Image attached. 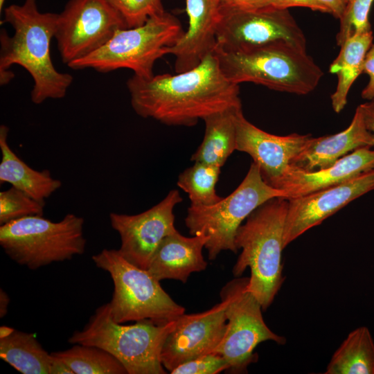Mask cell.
<instances>
[{
  "mask_svg": "<svg viewBox=\"0 0 374 374\" xmlns=\"http://www.w3.org/2000/svg\"><path fill=\"white\" fill-rule=\"evenodd\" d=\"M127 87L139 116L167 125L193 126L213 114L242 106L239 84L225 77L213 52L186 71L148 78L134 75Z\"/></svg>",
  "mask_w": 374,
  "mask_h": 374,
  "instance_id": "cell-1",
  "label": "cell"
},
{
  "mask_svg": "<svg viewBox=\"0 0 374 374\" xmlns=\"http://www.w3.org/2000/svg\"><path fill=\"white\" fill-rule=\"evenodd\" d=\"M1 23L10 24L14 33L5 29L0 33V84L4 86L14 78L13 64L25 69L34 81L30 93L36 105L47 99H60L66 96L73 77L56 70L50 55V43L55 37L58 14L41 12L37 0H24L21 5L12 4L3 10Z\"/></svg>",
  "mask_w": 374,
  "mask_h": 374,
  "instance_id": "cell-2",
  "label": "cell"
},
{
  "mask_svg": "<svg viewBox=\"0 0 374 374\" xmlns=\"http://www.w3.org/2000/svg\"><path fill=\"white\" fill-rule=\"evenodd\" d=\"M288 200L272 198L255 209L237 230L235 244L242 249L233 268L235 277L250 269L248 290L257 299L262 310L272 303L280 289L282 252Z\"/></svg>",
  "mask_w": 374,
  "mask_h": 374,
  "instance_id": "cell-3",
  "label": "cell"
},
{
  "mask_svg": "<svg viewBox=\"0 0 374 374\" xmlns=\"http://www.w3.org/2000/svg\"><path fill=\"white\" fill-rule=\"evenodd\" d=\"M213 54L225 77L237 84L252 82L305 95L315 89L323 75L306 51L283 41L236 50L215 46Z\"/></svg>",
  "mask_w": 374,
  "mask_h": 374,
  "instance_id": "cell-4",
  "label": "cell"
},
{
  "mask_svg": "<svg viewBox=\"0 0 374 374\" xmlns=\"http://www.w3.org/2000/svg\"><path fill=\"white\" fill-rule=\"evenodd\" d=\"M177 320L164 324L141 320L123 325L113 320L109 303L100 306L82 330L69 338L72 344L105 350L125 368L127 374H165L161 352Z\"/></svg>",
  "mask_w": 374,
  "mask_h": 374,
  "instance_id": "cell-5",
  "label": "cell"
},
{
  "mask_svg": "<svg viewBox=\"0 0 374 374\" xmlns=\"http://www.w3.org/2000/svg\"><path fill=\"white\" fill-rule=\"evenodd\" d=\"M184 33L179 19L165 11L141 26L118 30L103 46L68 66L74 70L91 68L101 73L128 69L135 75L148 78L154 75L155 62L167 55L168 47Z\"/></svg>",
  "mask_w": 374,
  "mask_h": 374,
  "instance_id": "cell-6",
  "label": "cell"
},
{
  "mask_svg": "<svg viewBox=\"0 0 374 374\" xmlns=\"http://www.w3.org/2000/svg\"><path fill=\"white\" fill-rule=\"evenodd\" d=\"M91 258L112 279L114 292L108 303L116 322L151 320L164 324L185 313V308L168 295L159 280L129 262L118 249H104Z\"/></svg>",
  "mask_w": 374,
  "mask_h": 374,
  "instance_id": "cell-7",
  "label": "cell"
},
{
  "mask_svg": "<svg viewBox=\"0 0 374 374\" xmlns=\"http://www.w3.org/2000/svg\"><path fill=\"white\" fill-rule=\"evenodd\" d=\"M84 222L73 213L59 222L43 215L17 219L0 226V245L13 261L37 269L84 252Z\"/></svg>",
  "mask_w": 374,
  "mask_h": 374,
  "instance_id": "cell-8",
  "label": "cell"
},
{
  "mask_svg": "<svg viewBox=\"0 0 374 374\" xmlns=\"http://www.w3.org/2000/svg\"><path fill=\"white\" fill-rule=\"evenodd\" d=\"M274 197H284L283 190L267 184L253 162L245 177L229 195L211 206L192 205L185 224L191 235H204L210 260L222 251L237 253L235 236L244 220L258 206Z\"/></svg>",
  "mask_w": 374,
  "mask_h": 374,
  "instance_id": "cell-9",
  "label": "cell"
},
{
  "mask_svg": "<svg viewBox=\"0 0 374 374\" xmlns=\"http://www.w3.org/2000/svg\"><path fill=\"white\" fill-rule=\"evenodd\" d=\"M249 277H235L221 292L228 298L226 329L213 351L221 355L233 373H247L248 366L257 361L254 349L265 341L284 344L286 339L271 331L265 323L262 306L248 290Z\"/></svg>",
  "mask_w": 374,
  "mask_h": 374,
  "instance_id": "cell-10",
  "label": "cell"
},
{
  "mask_svg": "<svg viewBox=\"0 0 374 374\" xmlns=\"http://www.w3.org/2000/svg\"><path fill=\"white\" fill-rule=\"evenodd\" d=\"M124 28L123 17L107 0H69L58 14L55 35L62 62L89 55Z\"/></svg>",
  "mask_w": 374,
  "mask_h": 374,
  "instance_id": "cell-11",
  "label": "cell"
},
{
  "mask_svg": "<svg viewBox=\"0 0 374 374\" xmlns=\"http://www.w3.org/2000/svg\"><path fill=\"white\" fill-rule=\"evenodd\" d=\"M216 46L226 50L283 41L306 51V39L288 9L241 10L220 6Z\"/></svg>",
  "mask_w": 374,
  "mask_h": 374,
  "instance_id": "cell-12",
  "label": "cell"
},
{
  "mask_svg": "<svg viewBox=\"0 0 374 374\" xmlns=\"http://www.w3.org/2000/svg\"><path fill=\"white\" fill-rule=\"evenodd\" d=\"M179 190H170L159 203L136 215L111 213V226L120 235L121 255L133 265L147 269L158 247L175 226V206L182 202Z\"/></svg>",
  "mask_w": 374,
  "mask_h": 374,
  "instance_id": "cell-13",
  "label": "cell"
},
{
  "mask_svg": "<svg viewBox=\"0 0 374 374\" xmlns=\"http://www.w3.org/2000/svg\"><path fill=\"white\" fill-rule=\"evenodd\" d=\"M221 302L206 311L183 314L168 335L161 352V362L170 372L178 365L213 353L226 329L227 296L220 292Z\"/></svg>",
  "mask_w": 374,
  "mask_h": 374,
  "instance_id": "cell-14",
  "label": "cell"
},
{
  "mask_svg": "<svg viewBox=\"0 0 374 374\" xmlns=\"http://www.w3.org/2000/svg\"><path fill=\"white\" fill-rule=\"evenodd\" d=\"M374 189V169L341 184L288 200L284 246L351 201Z\"/></svg>",
  "mask_w": 374,
  "mask_h": 374,
  "instance_id": "cell-15",
  "label": "cell"
},
{
  "mask_svg": "<svg viewBox=\"0 0 374 374\" xmlns=\"http://www.w3.org/2000/svg\"><path fill=\"white\" fill-rule=\"evenodd\" d=\"M236 150L246 152L258 167L269 186L287 170L294 158L303 150L310 134L277 136L257 127L244 116L242 109L235 116Z\"/></svg>",
  "mask_w": 374,
  "mask_h": 374,
  "instance_id": "cell-16",
  "label": "cell"
},
{
  "mask_svg": "<svg viewBox=\"0 0 374 374\" xmlns=\"http://www.w3.org/2000/svg\"><path fill=\"white\" fill-rule=\"evenodd\" d=\"M220 0H186L188 30L168 48V54L175 57L176 73L195 68L213 52L220 19Z\"/></svg>",
  "mask_w": 374,
  "mask_h": 374,
  "instance_id": "cell-17",
  "label": "cell"
},
{
  "mask_svg": "<svg viewBox=\"0 0 374 374\" xmlns=\"http://www.w3.org/2000/svg\"><path fill=\"white\" fill-rule=\"evenodd\" d=\"M373 169L374 150L363 147L324 169L306 172L290 166L272 187L283 190L289 199L336 186Z\"/></svg>",
  "mask_w": 374,
  "mask_h": 374,
  "instance_id": "cell-18",
  "label": "cell"
},
{
  "mask_svg": "<svg viewBox=\"0 0 374 374\" xmlns=\"http://www.w3.org/2000/svg\"><path fill=\"white\" fill-rule=\"evenodd\" d=\"M373 145L372 134L366 126L359 105L346 130L332 135L311 136L292 161L290 167L306 172L324 169L334 165L352 150Z\"/></svg>",
  "mask_w": 374,
  "mask_h": 374,
  "instance_id": "cell-19",
  "label": "cell"
},
{
  "mask_svg": "<svg viewBox=\"0 0 374 374\" xmlns=\"http://www.w3.org/2000/svg\"><path fill=\"white\" fill-rule=\"evenodd\" d=\"M208 240L204 235L188 238L177 231L163 240L147 270L159 281L174 279L185 283L192 273L206 269L202 250Z\"/></svg>",
  "mask_w": 374,
  "mask_h": 374,
  "instance_id": "cell-20",
  "label": "cell"
},
{
  "mask_svg": "<svg viewBox=\"0 0 374 374\" xmlns=\"http://www.w3.org/2000/svg\"><path fill=\"white\" fill-rule=\"evenodd\" d=\"M9 128L0 126V182L8 183L34 199L45 204L62 186L60 180L53 178L48 170L42 171L30 168L10 148L8 142Z\"/></svg>",
  "mask_w": 374,
  "mask_h": 374,
  "instance_id": "cell-21",
  "label": "cell"
},
{
  "mask_svg": "<svg viewBox=\"0 0 374 374\" xmlns=\"http://www.w3.org/2000/svg\"><path fill=\"white\" fill-rule=\"evenodd\" d=\"M373 39L372 30L350 35L340 46L337 57L331 63L329 71L337 76L335 91L330 96L336 113L344 109L350 87L363 73L365 57Z\"/></svg>",
  "mask_w": 374,
  "mask_h": 374,
  "instance_id": "cell-22",
  "label": "cell"
},
{
  "mask_svg": "<svg viewBox=\"0 0 374 374\" xmlns=\"http://www.w3.org/2000/svg\"><path fill=\"white\" fill-rule=\"evenodd\" d=\"M242 106L232 107L206 117L203 141L190 160L219 167L236 150L235 116Z\"/></svg>",
  "mask_w": 374,
  "mask_h": 374,
  "instance_id": "cell-23",
  "label": "cell"
},
{
  "mask_svg": "<svg viewBox=\"0 0 374 374\" xmlns=\"http://www.w3.org/2000/svg\"><path fill=\"white\" fill-rule=\"evenodd\" d=\"M0 357L22 374H51L54 359L34 334L16 330L0 338Z\"/></svg>",
  "mask_w": 374,
  "mask_h": 374,
  "instance_id": "cell-24",
  "label": "cell"
},
{
  "mask_svg": "<svg viewBox=\"0 0 374 374\" xmlns=\"http://www.w3.org/2000/svg\"><path fill=\"white\" fill-rule=\"evenodd\" d=\"M326 374H374V341L364 326L350 332L333 354Z\"/></svg>",
  "mask_w": 374,
  "mask_h": 374,
  "instance_id": "cell-25",
  "label": "cell"
},
{
  "mask_svg": "<svg viewBox=\"0 0 374 374\" xmlns=\"http://www.w3.org/2000/svg\"><path fill=\"white\" fill-rule=\"evenodd\" d=\"M73 345L52 353L66 363L73 374H127L123 365L105 350L93 346Z\"/></svg>",
  "mask_w": 374,
  "mask_h": 374,
  "instance_id": "cell-26",
  "label": "cell"
},
{
  "mask_svg": "<svg viewBox=\"0 0 374 374\" xmlns=\"http://www.w3.org/2000/svg\"><path fill=\"white\" fill-rule=\"evenodd\" d=\"M220 169L219 166L195 162L179 175L177 186L188 194L190 204L211 206L223 198L215 190Z\"/></svg>",
  "mask_w": 374,
  "mask_h": 374,
  "instance_id": "cell-27",
  "label": "cell"
},
{
  "mask_svg": "<svg viewBox=\"0 0 374 374\" xmlns=\"http://www.w3.org/2000/svg\"><path fill=\"white\" fill-rule=\"evenodd\" d=\"M44 203L12 186L0 192V225L33 215H44Z\"/></svg>",
  "mask_w": 374,
  "mask_h": 374,
  "instance_id": "cell-28",
  "label": "cell"
},
{
  "mask_svg": "<svg viewBox=\"0 0 374 374\" xmlns=\"http://www.w3.org/2000/svg\"><path fill=\"white\" fill-rule=\"evenodd\" d=\"M374 0H349L339 19L340 26L336 36L340 46L350 35L371 30L368 15Z\"/></svg>",
  "mask_w": 374,
  "mask_h": 374,
  "instance_id": "cell-29",
  "label": "cell"
},
{
  "mask_svg": "<svg viewBox=\"0 0 374 374\" xmlns=\"http://www.w3.org/2000/svg\"><path fill=\"white\" fill-rule=\"evenodd\" d=\"M123 17L127 28L143 25L165 12L161 0H107Z\"/></svg>",
  "mask_w": 374,
  "mask_h": 374,
  "instance_id": "cell-30",
  "label": "cell"
},
{
  "mask_svg": "<svg viewBox=\"0 0 374 374\" xmlns=\"http://www.w3.org/2000/svg\"><path fill=\"white\" fill-rule=\"evenodd\" d=\"M229 364L220 354L211 353L184 362L173 368L171 374H216L229 370Z\"/></svg>",
  "mask_w": 374,
  "mask_h": 374,
  "instance_id": "cell-31",
  "label": "cell"
},
{
  "mask_svg": "<svg viewBox=\"0 0 374 374\" xmlns=\"http://www.w3.org/2000/svg\"><path fill=\"white\" fill-rule=\"evenodd\" d=\"M363 73L369 77L367 85L362 90L361 96L363 99L371 100L374 99V42L372 43L366 53Z\"/></svg>",
  "mask_w": 374,
  "mask_h": 374,
  "instance_id": "cell-32",
  "label": "cell"
},
{
  "mask_svg": "<svg viewBox=\"0 0 374 374\" xmlns=\"http://www.w3.org/2000/svg\"><path fill=\"white\" fill-rule=\"evenodd\" d=\"M220 6L241 10H255L271 6V0H222Z\"/></svg>",
  "mask_w": 374,
  "mask_h": 374,
  "instance_id": "cell-33",
  "label": "cell"
},
{
  "mask_svg": "<svg viewBox=\"0 0 374 374\" xmlns=\"http://www.w3.org/2000/svg\"><path fill=\"white\" fill-rule=\"evenodd\" d=\"M271 6L279 9L304 7L314 11L326 12V9L317 0H271Z\"/></svg>",
  "mask_w": 374,
  "mask_h": 374,
  "instance_id": "cell-34",
  "label": "cell"
},
{
  "mask_svg": "<svg viewBox=\"0 0 374 374\" xmlns=\"http://www.w3.org/2000/svg\"><path fill=\"white\" fill-rule=\"evenodd\" d=\"M335 18L340 19L349 0H317Z\"/></svg>",
  "mask_w": 374,
  "mask_h": 374,
  "instance_id": "cell-35",
  "label": "cell"
},
{
  "mask_svg": "<svg viewBox=\"0 0 374 374\" xmlns=\"http://www.w3.org/2000/svg\"><path fill=\"white\" fill-rule=\"evenodd\" d=\"M367 129L372 134L374 143V99L359 105Z\"/></svg>",
  "mask_w": 374,
  "mask_h": 374,
  "instance_id": "cell-36",
  "label": "cell"
},
{
  "mask_svg": "<svg viewBox=\"0 0 374 374\" xmlns=\"http://www.w3.org/2000/svg\"><path fill=\"white\" fill-rule=\"evenodd\" d=\"M53 355V354H52ZM54 359L51 366V374H73L71 369L60 358L53 355Z\"/></svg>",
  "mask_w": 374,
  "mask_h": 374,
  "instance_id": "cell-37",
  "label": "cell"
},
{
  "mask_svg": "<svg viewBox=\"0 0 374 374\" xmlns=\"http://www.w3.org/2000/svg\"><path fill=\"white\" fill-rule=\"evenodd\" d=\"M8 295L1 289L0 291V317H3L7 313L8 307L9 305Z\"/></svg>",
  "mask_w": 374,
  "mask_h": 374,
  "instance_id": "cell-38",
  "label": "cell"
},
{
  "mask_svg": "<svg viewBox=\"0 0 374 374\" xmlns=\"http://www.w3.org/2000/svg\"><path fill=\"white\" fill-rule=\"evenodd\" d=\"M14 328L3 326L0 327V338L6 337L13 332Z\"/></svg>",
  "mask_w": 374,
  "mask_h": 374,
  "instance_id": "cell-39",
  "label": "cell"
},
{
  "mask_svg": "<svg viewBox=\"0 0 374 374\" xmlns=\"http://www.w3.org/2000/svg\"><path fill=\"white\" fill-rule=\"evenodd\" d=\"M4 3H5V0H0V12L1 13L3 8Z\"/></svg>",
  "mask_w": 374,
  "mask_h": 374,
  "instance_id": "cell-40",
  "label": "cell"
},
{
  "mask_svg": "<svg viewBox=\"0 0 374 374\" xmlns=\"http://www.w3.org/2000/svg\"><path fill=\"white\" fill-rule=\"evenodd\" d=\"M222 1V0H220V1Z\"/></svg>",
  "mask_w": 374,
  "mask_h": 374,
  "instance_id": "cell-41",
  "label": "cell"
}]
</instances>
